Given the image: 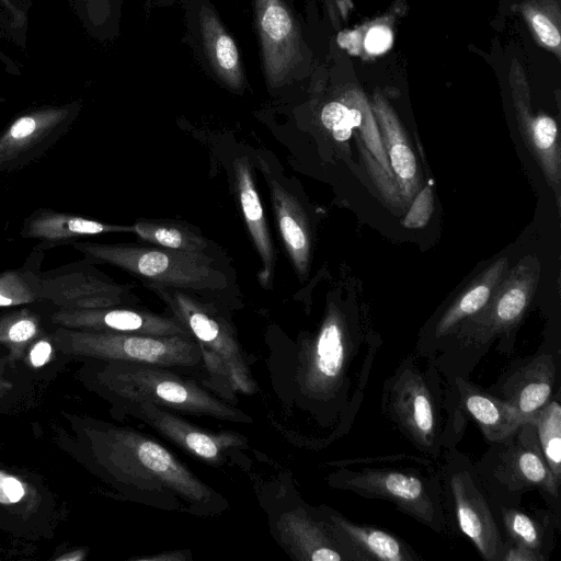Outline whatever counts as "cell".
Wrapping results in <instances>:
<instances>
[{"instance_id": "obj_3", "label": "cell", "mask_w": 561, "mask_h": 561, "mask_svg": "<svg viewBox=\"0 0 561 561\" xmlns=\"http://www.w3.org/2000/svg\"><path fill=\"white\" fill-rule=\"evenodd\" d=\"M380 408L388 423L419 454L435 461L447 448L457 446L467 426L468 417L443 374L415 352L401 358L385 379Z\"/></svg>"}, {"instance_id": "obj_39", "label": "cell", "mask_w": 561, "mask_h": 561, "mask_svg": "<svg viewBox=\"0 0 561 561\" xmlns=\"http://www.w3.org/2000/svg\"><path fill=\"white\" fill-rule=\"evenodd\" d=\"M1 1L3 2V4H4L7 8H9V9L12 11V13H13L15 16H18L19 11H18L16 9H14V8H13V5L10 3V1H9V0H1Z\"/></svg>"}, {"instance_id": "obj_32", "label": "cell", "mask_w": 561, "mask_h": 561, "mask_svg": "<svg viewBox=\"0 0 561 561\" xmlns=\"http://www.w3.org/2000/svg\"><path fill=\"white\" fill-rule=\"evenodd\" d=\"M24 494L25 489L20 480L0 471V503H16Z\"/></svg>"}, {"instance_id": "obj_10", "label": "cell", "mask_w": 561, "mask_h": 561, "mask_svg": "<svg viewBox=\"0 0 561 561\" xmlns=\"http://www.w3.org/2000/svg\"><path fill=\"white\" fill-rule=\"evenodd\" d=\"M122 412L205 465L224 468L247 463L249 439L238 432L209 431L185 420L180 413L152 403H131L122 405Z\"/></svg>"}, {"instance_id": "obj_36", "label": "cell", "mask_w": 561, "mask_h": 561, "mask_svg": "<svg viewBox=\"0 0 561 561\" xmlns=\"http://www.w3.org/2000/svg\"><path fill=\"white\" fill-rule=\"evenodd\" d=\"M51 345L47 341L37 342L31 353L30 358L35 367L43 366L50 357Z\"/></svg>"}, {"instance_id": "obj_40", "label": "cell", "mask_w": 561, "mask_h": 561, "mask_svg": "<svg viewBox=\"0 0 561 561\" xmlns=\"http://www.w3.org/2000/svg\"><path fill=\"white\" fill-rule=\"evenodd\" d=\"M153 3L158 5H170L173 4L174 0H151Z\"/></svg>"}, {"instance_id": "obj_1", "label": "cell", "mask_w": 561, "mask_h": 561, "mask_svg": "<svg viewBox=\"0 0 561 561\" xmlns=\"http://www.w3.org/2000/svg\"><path fill=\"white\" fill-rule=\"evenodd\" d=\"M379 343L364 340L331 305L317 330L289 359L293 404L325 434L322 446L347 434L360 410Z\"/></svg>"}, {"instance_id": "obj_26", "label": "cell", "mask_w": 561, "mask_h": 561, "mask_svg": "<svg viewBox=\"0 0 561 561\" xmlns=\"http://www.w3.org/2000/svg\"><path fill=\"white\" fill-rule=\"evenodd\" d=\"M131 233L160 248L194 254H208V240L180 224L137 220L131 224Z\"/></svg>"}, {"instance_id": "obj_19", "label": "cell", "mask_w": 561, "mask_h": 561, "mask_svg": "<svg viewBox=\"0 0 561 561\" xmlns=\"http://www.w3.org/2000/svg\"><path fill=\"white\" fill-rule=\"evenodd\" d=\"M447 383L457 405L467 417L477 423L488 444L504 440L527 422L508 403L468 378L455 377Z\"/></svg>"}, {"instance_id": "obj_4", "label": "cell", "mask_w": 561, "mask_h": 561, "mask_svg": "<svg viewBox=\"0 0 561 561\" xmlns=\"http://www.w3.org/2000/svg\"><path fill=\"white\" fill-rule=\"evenodd\" d=\"M327 484L365 499L383 500L436 534L447 535L437 461L398 453L331 461Z\"/></svg>"}, {"instance_id": "obj_17", "label": "cell", "mask_w": 561, "mask_h": 561, "mask_svg": "<svg viewBox=\"0 0 561 561\" xmlns=\"http://www.w3.org/2000/svg\"><path fill=\"white\" fill-rule=\"evenodd\" d=\"M54 320L64 325L90 331L154 336L191 335L173 316H161L141 309L116 307L89 310L61 309L54 314Z\"/></svg>"}, {"instance_id": "obj_38", "label": "cell", "mask_w": 561, "mask_h": 561, "mask_svg": "<svg viewBox=\"0 0 561 561\" xmlns=\"http://www.w3.org/2000/svg\"><path fill=\"white\" fill-rule=\"evenodd\" d=\"M81 558H82L81 554H77V556L66 554L64 557L58 558V560H80Z\"/></svg>"}, {"instance_id": "obj_22", "label": "cell", "mask_w": 561, "mask_h": 561, "mask_svg": "<svg viewBox=\"0 0 561 561\" xmlns=\"http://www.w3.org/2000/svg\"><path fill=\"white\" fill-rule=\"evenodd\" d=\"M233 165L237 195L242 216L263 265L257 277L264 288H271L275 267V252L251 164L248 157L244 156L237 158Z\"/></svg>"}, {"instance_id": "obj_35", "label": "cell", "mask_w": 561, "mask_h": 561, "mask_svg": "<svg viewBox=\"0 0 561 561\" xmlns=\"http://www.w3.org/2000/svg\"><path fill=\"white\" fill-rule=\"evenodd\" d=\"M533 25L543 44L557 47L560 44V34L556 26L542 14L533 18Z\"/></svg>"}, {"instance_id": "obj_12", "label": "cell", "mask_w": 561, "mask_h": 561, "mask_svg": "<svg viewBox=\"0 0 561 561\" xmlns=\"http://www.w3.org/2000/svg\"><path fill=\"white\" fill-rule=\"evenodd\" d=\"M185 30L188 45L206 73L232 92L244 90L241 53L211 0L185 1Z\"/></svg>"}, {"instance_id": "obj_11", "label": "cell", "mask_w": 561, "mask_h": 561, "mask_svg": "<svg viewBox=\"0 0 561 561\" xmlns=\"http://www.w3.org/2000/svg\"><path fill=\"white\" fill-rule=\"evenodd\" d=\"M254 28L268 90L288 89L304 73L299 25L286 0H252Z\"/></svg>"}, {"instance_id": "obj_23", "label": "cell", "mask_w": 561, "mask_h": 561, "mask_svg": "<svg viewBox=\"0 0 561 561\" xmlns=\"http://www.w3.org/2000/svg\"><path fill=\"white\" fill-rule=\"evenodd\" d=\"M275 220L284 247L299 276L309 270L311 236L307 216L297 198L276 180L268 181Z\"/></svg>"}, {"instance_id": "obj_16", "label": "cell", "mask_w": 561, "mask_h": 561, "mask_svg": "<svg viewBox=\"0 0 561 561\" xmlns=\"http://www.w3.org/2000/svg\"><path fill=\"white\" fill-rule=\"evenodd\" d=\"M560 355L540 351L519 358L486 390L508 403L527 421L552 397L558 380Z\"/></svg>"}, {"instance_id": "obj_18", "label": "cell", "mask_w": 561, "mask_h": 561, "mask_svg": "<svg viewBox=\"0 0 561 561\" xmlns=\"http://www.w3.org/2000/svg\"><path fill=\"white\" fill-rule=\"evenodd\" d=\"M506 265V259L495 262L485 272L482 280L471 286L447 307L431 324L420 333L415 353L427 359L437 356L456 335L470 317L482 310L492 296Z\"/></svg>"}, {"instance_id": "obj_20", "label": "cell", "mask_w": 561, "mask_h": 561, "mask_svg": "<svg viewBox=\"0 0 561 561\" xmlns=\"http://www.w3.org/2000/svg\"><path fill=\"white\" fill-rule=\"evenodd\" d=\"M319 510L332 524L356 561H420L423 558L407 541L377 526L355 523L334 508Z\"/></svg>"}, {"instance_id": "obj_15", "label": "cell", "mask_w": 561, "mask_h": 561, "mask_svg": "<svg viewBox=\"0 0 561 561\" xmlns=\"http://www.w3.org/2000/svg\"><path fill=\"white\" fill-rule=\"evenodd\" d=\"M42 299L61 309L89 310L116 307L129 294L128 286L115 283L81 263L39 273Z\"/></svg>"}, {"instance_id": "obj_2", "label": "cell", "mask_w": 561, "mask_h": 561, "mask_svg": "<svg viewBox=\"0 0 561 561\" xmlns=\"http://www.w3.org/2000/svg\"><path fill=\"white\" fill-rule=\"evenodd\" d=\"M99 458L131 501L157 510L213 517L229 503L170 449L141 431L111 427L99 434Z\"/></svg>"}, {"instance_id": "obj_13", "label": "cell", "mask_w": 561, "mask_h": 561, "mask_svg": "<svg viewBox=\"0 0 561 561\" xmlns=\"http://www.w3.org/2000/svg\"><path fill=\"white\" fill-rule=\"evenodd\" d=\"M79 101L42 106L16 116L0 133V174L19 171L47 153L71 128Z\"/></svg>"}, {"instance_id": "obj_37", "label": "cell", "mask_w": 561, "mask_h": 561, "mask_svg": "<svg viewBox=\"0 0 561 561\" xmlns=\"http://www.w3.org/2000/svg\"><path fill=\"white\" fill-rule=\"evenodd\" d=\"M188 559V553H184L182 551H172L171 553L169 552H163L162 554H158V556H150V557H142L138 560L140 561H144V560H147V561H180V560H187Z\"/></svg>"}, {"instance_id": "obj_30", "label": "cell", "mask_w": 561, "mask_h": 561, "mask_svg": "<svg viewBox=\"0 0 561 561\" xmlns=\"http://www.w3.org/2000/svg\"><path fill=\"white\" fill-rule=\"evenodd\" d=\"M320 118L322 125L331 131L335 140L345 141L351 137L353 128L359 126L362 112L333 101L322 107Z\"/></svg>"}, {"instance_id": "obj_7", "label": "cell", "mask_w": 561, "mask_h": 561, "mask_svg": "<svg viewBox=\"0 0 561 561\" xmlns=\"http://www.w3.org/2000/svg\"><path fill=\"white\" fill-rule=\"evenodd\" d=\"M437 463L447 535H462L483 560L500 561L505 537L474 461L451 446Z\"/></svg>"}, {"instance_id": "obj_5", "label": "cell", "mask_w": 561, "mask_h": 561, "mask_svg": "<svg viewBox=\"0 0 561 561\" xmlns=\"http://www.w3.org/2000/svg\"><path fill=\"white\" fill-rule=\"evenodd\" d=\"M101 383L122 405L152 403L182 415L250 424L253 419L220 397L202 378L171 367L108 362Z\"/></svg>"}, {"instance_id": "obj_29", "label": "cell", "mask_w": 561, "mask_h": 561, "mask_svg": "<svg viewBox=\"0 0 561 561\" xmlns=\"http://www.w3.org/2000/svg\"><path fill=\"white\" fill-rule=\"evenodd\" d=\"M43 300L37 270L22 266L0 273V308Z\"/></svg>"}, {"instance_id": "obj_6", "label": "cell", "mask_w": 561, "mask_h": 561, "mask_svg": "<svg viewBox=\"0 0 561 561\" xmlns=\"http://www.w3.org/2000/svg\"><path fill=\"white\" fill-rule=\"evenodd\" d=\"M149 287L197 342L211 386L220 397L237 405V392L250 396L256 391L236 330L217 307L182 289Z\"/></svg>"}, {"instance_id": "obj_33", "label": "cell", "mask_w": 561, "mask_h": 561, "mask_svg": "<svg viewBox=\"0 0 561 561\" xmlns=\"http://www.w3.org/2000/svg\"><path fill=\"white\" fill-rule=\"evenodd\" d=\"M500 561H547V559L524 546L505 539Z\"/></svg>"}, {"instance_id": "obj_21", "label": "cell", "mask_w": 561, "mask_h": 561, "mask_svg": "<svg viewBox=\"0 0 561 561\" xmlns=\"http://www.w3.org/2000/svg\"><path fill=\"white\" fill-rule=\"evenodd\" d=\"M113 232H131V225L102 222L82 216L38 208L25 218L21 237L39 241L34 250L46 251L80 238Z\"/></svg>"}, {"instance_id": "obj_28", "label": "cell", "mask_w": 561, "mask_h": 561, "mask_svg": "<svg viewBox=\"0 0 561 561\" xmlns=\"http://www.w3.org/2000/svg\"><path fill=\"white\" fill-rule=\"evenodd\" d=\"M526 140L540 162L546 178L554 187L559 201L560 187V148L556 122L546 115L538 116L531 122Z\"/></svg>"}, {"instance_id": "obj_25", "label": "cell", "mask_w": 561, "mask_h": 561, "mask_svg": "<svg viewBox=\"0 0 561 561\" xmlns=\"http://www.w3.org/2000/svg\"><path fill=\"white\" fill-rule=\"evenodd\" d=\"M382 142L404 205L412 202L420 187L416 159L398 122L381 113Z\"/></svg>"}, {"instance_id": "obj_27", "label": "cell", "mask_w": 561, "mask_h": 561, "mask_svg": "<svg viewBox=\"0 0 561 561\" xmlns=\"http://www.w3.org/2000/svg\"><path fill=\"white\" fill-rule=\"evenodd\" d=\"M538 442L547 465L559 486H561V403L560 387L551 399L530 415Z\"/></svg>"}, {"instance_id": "obj_9", "label": "cell", "mask_w": 561, "mask_h": 561, "mask_svg": "<svg viewBox=\"0 0 561 561\" xmlns=\"http://www.w3.org/2000/svg\"><path fill=\"white\" fill-rule=\"evenodd\" d=\"M474 466L496 512L501 506H519L523 494L530 489H537L552 508L554 503L559 505L560 486L529 421L504 440L489 444Z\"/></svg>"}, {"instance_id": "obj_41", "label": "cell", "mask_w": 561, "mask_h": 561, "mask_svg": "<svg viewBox=\"0 0 561 561\" xmlns=\"http://www.w3.org/2000/svg\"><path fill=\"white\" fill-rule=\"evenodd\" d=\"M0 57H1V58H4L5 60H8V59H7V57L2 54V51H1V50H0Z\"/></svg>"}, {"instance_id": "obj_8", "label": "cell", "mask_w": 561, "mask_h": 561, "mask_svg": "<svg viewBox=\"0 0 561 561\" xmlns=\"http://www.w3.org/2000/svg\"><path fill=\"white\" fill-rule=\"evenodd\" d=\"M71 245L89 263H107L146 282L191 293H220L228 278L208 254H194L160 247L104 244L76 241Z\"/></svg>"}, {"instance_id": "obj_14", "label": "cell", "mask_w": 561, "mask_h": 561, "mask_svg": "<svg viewBox=\"0 0 561 561\" xmlns=\"http://www.w3.org/2000/svg\"><path fill=\"white\" fill-rule=\"evenodd\" d=\"M275 539L302 561H356L319 507L299 501L287 510L270 512Z\"/></svg>"}, {"instance_id": "obj_31", "label": "cell", "mask_w": 561, "mask_h": 561, "mask_svg": "<svg viewBox=\"0 0 561 561\" xmlns=\"http://www.w3.org/2000/svg\"><path fill=\"white\" fill-rule=\"evenodd\" d=\"M433 208L432 187L426 185L412 199L411 207L403 219V226L409 229L423 228L428 222Z\"/></svg>"}, {"instance_id": "obj_34", "label": "cell", "mask_w": 561, "mask_h": 561, "mask_svg": "<svg viewBox=\"0 0 561 561\" xmlns=\"http://www.w3.org/2000/svg\"><path fill=\"white\" fill-rule=\"evenodd\" d=\"M391 41L392 35L389 28L375 26L367 33L365 47L371 54H380L390 46Z\"/></svg>"}, {"instance_id": "obj_24", "label": "cell", "mask_w": 561, "mask_h": 561, "mask_svg": "<svg viewBox=\"0 0 561 561\" xmlns=\"http://www.w3.org/2000/svg\"><path fill=\"white\" fill-rule=\"evenodd\" d=\"M497 514L505 539L549 559L554 536L553 518L549 513H527L519 506H501Z\"/></svg>"}]
</instances>
